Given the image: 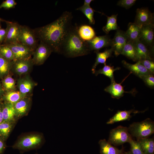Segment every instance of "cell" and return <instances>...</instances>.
Listing matches in <instances>:
<instances>
[{
  "mask_svg": "<svg viewBox=\"0 0 154 154\" xmlns=\"http://www.w3.org/2000/svg\"><path fill=\"white\" fill-rule=\"evenodd\" d=\"M72 15L65 11L56 20L33 30L37 39L48 45L52 51L60 53L64 40L72 27Z\"/></svg>",
  "mask_w": 154,
  "mask_h": 154,
  "instance_id": "1",
  "label": "cell"
},
{
  "mask_svg": "<svg viewBox=\"0 0 154 154\" xmlns=\"http://www.w3.org/2000/svg\"><path fill=\"white\" fill-rule=\"evenodd\" d=\"M78 27L72 25L62 44L60 54L68 57L73 58L87 55L91 51L87 41L79 37Z\"/></svg>",
  "mask_w": 154,
  "mask_h": 154,
  "instance_id": "2",
  "label": "cell"
},
{
  "mask_svg": "<svg viewBox=\"0 0 154 154\" xmlns=\"http://www.w3.org/2000/svg\"><path fill=\"white\" fill-rule=\"evenodd\" d=\"M128 129L132 137H135L138 141L149 137L154 133V123L147 118L142 121L132 123Z\"/></svg>",
  "mask_w": 154,
  "mask_h": 154,
  "instance_id": "3",
  "label": "cell"
},
{
  "mask_svg": "<svg viewBox=\"0 0 154 154\" xmlns=\"http://www.w3.org/2000/svg\"><path fill=\"white\" fill-rule=\"evenodd\" d=\"M132 139L128 128L120 125L110 131L108 141L112 145H119L129 143Z\"/></svg>",
  "mask_w": 154,
  "mask_h": 154,
  "instance_id": "4",
  "label": "cell"
},
{
  "mask_svg": "<svg viewBox=\"0 0 154 154\" xmlns=\"http://www.w3.org/2000/svg\"><path fill=\"white\" fill-rule=\"evenodd\" d=\"M19 41L33 50L38 45L37 38L33 30L25 26L21 25Z\"/></svg>",
  "mask_w": 154,
  "mask_h": 154,
  "instance_id": "5",
  "label": "cell"
},
{
  "mask_svg": "<svg viewBox=\"0 0 154 154\" xmlns=\"http://www.w3.org/2000/svg\"><path fill=\"white\" fill-rule=\"evenodd\" d=\"M6 23V34L3 41L4 44H8L19 42V38L21 25L17 23L7 21Z\"/></svg>",
  "mask_w": 154,
  "mask_h": 154,
  "instance_id": "6",
  "label": "cell"
},
{
  "mask_svg": "<svg viewBox=\"0 0 154 154\" xmlns=\"http://www.w3.org/2000/svg\"><path fill=\"white\" fill-rule=\"evenodd\" d=\"M42 141V137L39 135H30L22 138L14 147L20 150L29 149L38 146Z\"/></svg>",
  "mask_w": 154,
  "mask_h": 154,
  "instance_id": "7",
  "label": "cell"
},
{
  "mask_svg": "<svg viewBox=\"0 0 154 154\" xmlns=\"http://www.w3.org/2000/svg\"><path fill=\"white\" fill-rule=\"evenodd\" d=\"M7 45L11 49L13 53L14 61L29 59L33 51L30 48L20 42Z\"/></svg>",
  "mask_w": 154,
  "mask_h": 154,
  "instance_id": "8",
  "label": "cell"
},
{
  "mask_svg": "<svg viewBox=\"0 0 154 154\" xmlns=\"http://www.w3.org/2000/svg\"><path fill=\"white\" fill-rule=\"evenodd\" d=\"M134 23L141 28L144 26L154 24V14L146 8H138Z\"/></svg>",
  "mask_w": 154,
  "mask_h": 154,
  "instance_id": "9",
  "label": "cell"
},
{
  "mask_svg": "<svg viewBox=\"0 0 154 154\" xmlns=\"http://www.w3.org/2000/svg\"><path fill=\"white\" fill-rule=\"evenodd\" d=\"M127 42L125 32L119 29L117 30L114 38L111 39L110 45L116 56L121 54Z\"/></svg>",
  "mask_w": 154,
  "mask_h": 154,
  "instance_id": "10",
  "label": "cell"
},
{
  "mask_svg": "<svg viewBox=\"0 0 154 154\" xmlns=\"http://www.w3.org/2000/svg\"><path fill=\"white\" fill-rule=\"evenodd\" d=\"M111 39L108 35L96 36L92 40L87 41L90 51L96 52L102 48L110 46Z\"/></svg>",
  "mask_w": 154,
  "mask_h": 154,
  "instance_id": "11",
  "label": "cell"
},
{
  "mask_svg": "<svg viewBox=\"0 0 154 154\" xmlns=\"http://www.w3.org/2000/svg\"><path fill=\"white\" fill-rule=\"evenodd\" d=\"M51 48L44 43L40 41L34 53V60L37 64H42L44 62L51 52Z\"/></svg>",
  "mask_w": 154,
  "mask_h": 154,
  "instance_id": "12",
  "label": "cell"
},
{
  "mask_svg": "<svg viewBox=\"0 0 154 154\" xmlns=\"http://www.w3.org/2000/svg\"><path fill=\"white\" fill-rule=\"evenodd\" d=\"M154 25L143 26L141 29L139 40L151 47H153Z\"/></svg>",
  "mask_w": 154,
  "mask_h": 154,
  "instance_id": "13",
  "label": "cell"
},
{
  "mask_svg": "<svg viewBox=\"0 0 154 154\" xmlns=\"http://www.w3.org/2000/svg\"><path fill=\"white\" fill-rule=\"evenodd\" d=\"M138 61L144 59L153 60L152 55L153 47H151L139 40L134 42Z\"/></svg>",
  "mask_w": 154,
  "mask_h": 154,
  "instance_id": "14",
  "label": "cell"
},
{
  "mask_svg": "<svg viewBox=\"0 0 154 154\" xmlns=\"http://www.w3.org/2000/svg\"><path fill=\"white\" fill-rule=\"evenodd\" d=\"M131 73L130 72L120 83L116 82L115 80L111 81V84L105 88L104 91L110 93L112 97L114 98H119L123 96L124 93L133 94V92L131 91L129 92L125 91L123 87L121 85V83Z\"/></svg>",
  "mask_w": 154,
  "mask_h": 154,
  "instance_id": "15",
  "label": "cell"
},
{
  "mask_svg": "<svg viewBox=\"0 0 154 154\" xmlns=\"http://www.w3.org/2000/svg\"><path fill=\"white\" fill-rule=\"evenodd\" d=\"M122 63L125 68L130 71V72L140 78L145 75L151 74L139 61L135 64H131L123 60L122 61Z\"/></svg>",
  "mask_w": 154,
  "mask_h": 154,
  "instance_id": "16",
  "label": "cell"
},
{
  "mask_svg": "<svg viewBox=\"0 0 154 154\" xmlns=\"http://www.w3.org/2000/svg\"><path fill=\"white\" fill-rule=\"evenodd\" d=\"M143 111H139L132 109L129 110L118 111L117 113L107 122L108 124H113L116 122L129 120L131 118V113L136 114Z\"/></svg>",
  "mask_w": 154,
  "mask_h": 154,
  "instance_id": "17",
  "label": "cell"
},
{
  "mask_svg": "<svg viewBox=\"0 0 154 154\" xmlns=\"http://www.w3.org/2000/svg\"><path fill=\"white\" fill-rule=\"evenodd\" d=\"M141 28L134 23H129L125 32L127 41L134 42L139 40Z\"/></svg>",
  "mask_w": 154,
  "mask_h": 154,
  "instance_id": "18",
  "label": "cell"
},
{
  "mask_svg": "<svg viewBox=\"0 0 154 154\" xmlns=\"http://www.w3.org/2000/svg\"><path fill=\"white\" fill-rule=\"evenodd\" d=\"M101 154H122L123 149H119L113 146L105 139H101L99 142Z\"/></svg>",
  "mask_w": 154,
  "mask_h": 154,
  "instance_id": "19",
  "label": "cell"
},
{
  "mask_svg": "<svg viewBox=\"0 0 154 154\" xmlns=\"http://www.w3.org/2000/svg\"><path fill=\"white\" fill-rule=\"evenodd\" d=\"M78 33L80 37L84 41H90L96 36L93 29L87 25H82L78 28Z\"/></svg>",
  "mask_w": 154,
  "mask_h": 154,
  "instance_id": "20",
  "label": "cell"
},
{
  "mask_svg": "<svg viewBox=\"0 0 154 154\" xmlns=\"http://www.w3.org/2000/svg\"><path fill=\"white\" fill-rule=\"evenodd\" d=\"M121 54L134 61H138L134 42L127 41L123 47Z\"/></svg>",
  "mask_w": 154,
  "mask_h": 154,
  "instance_id": "21",
  "label": "cell"
},
{
  "mask_svg": "<svg viewBox=\"0 0 154 154\" xmlns=\"http://www.w3.org/2000/svg\"><path fill=\"white\" fill-rule=\"evenodd\" d=\"M113 52V51L111 48L106 49L102 52H100L99 51L96 52V61L92 69L93 74L94 73L97 66L99 64L106 63V60L111 56Z\"/></svg>",
  "mask_w": 154,
  "mask_h": 154,
  "instance_id": "22",
  "label": "cell"
},
{
  "mask_svg": "<svg viewBox=\"0 0 154 154\" xmlns=\"http://www.w3.org/2000/svg\"><path fill=\"white\" fill-rule=\"evenodd\" d=\"M144 154H153L154 141L153 138L149 137L138 140Z\"/></svg>",
  "mask_w": 154,
  "mask_h": 154,
  "instance_id": "23",
  "label": "cell"
},
{
  "mask_svg": "<svg viewBox=\"0 0 154 154\" xmlns=\"http://www.w3.org/2000/svg\"><path fill=\"white\" fill-rule=\"evenodd\" d=\"M3 121L13 122L16 116L13 104L9 103L6 105L2 110Z\"/></svg>",
  "mask_w": 154,
  "mask_h": 154,
  "instance_id": "24",
  "label": "cell"
},
{
  "mask_svg": "<svg viewBox=\"0 0 154 154\" xmlns=\"http://www.w3.org/2000/svg\"><path fill=\"white\" fill-rule=\"evenodd\" d=\"M104 67L98 70H95L94 74L96 76L99 74H103L109 78L111 81L114 80V73L116 70H119L120 68L117 67L114 68L113 66L107 65L106 63L104 64Z\"/></svg>",
  "mask_w": 154,
  "mask_h": 154,
  "instance_id": "25",
  "label": "cell"
},
{
  "mask_svg": "<svg viewBox=\"0 0 154 154\" xmlns=\"http://www.w3.org/2000/svg\"><path fill=\"white\" fill-rule=\"evenodd\" d=\"M117 14L107 16L106 24L102 28L103 31L106 34H108L111 30L119 29L117 23Z\"/></svg>",
  "mask_w": 154,
  "mask_h": 154,
  "instance_id": "26",
  "label": "cell"
},
{
  "mask_svg": "<svg viewBox=\"0 0 154 154\" xmlns=\"http://www.w3.org/2000/svg\"><path fill=\"white\" fill-rule=\"evenodd\" d=\"M14 62H15V70L18 73L20 74H23L28 71L30 65L29 59Z\"/></svg>",
  "mask_w": 154,
  "mask_h": 154,
  "instance_id": "27",
  "label": "cell"
},
{
  "mask_svg": "<svg viewBox=\"0 0 154 154\" xmlns=\"http://www.w3.org/2000/svg\"><path fill=\"white\" fill-rule=\"evenodd\" d=\"M14 108L16 111V116L19 117L25 114L26 112L28 107L27 102L24 100H21L15 104Z\"/></svg>",
  "mask_w": 154,
  "mask_h": 154,
  "instance_id": "28",
  "label": "cell"
},
{
  "mask_svg": "<svg viewBox=\"0 0 154 154\" xmlns=\"http://www.w3.org/2000/svg\"><path fill=\"white\" fill-rule=\"evenodd\" d=\"M81 11L87 17L90 24L94 25L95 21L94 17V11H95L90 6L83 5L76 9Z\"/></svg>",
  "mask_w": 154,
  "mask_h": 154,
  "instance_id": "29",
  "label": "cell"
},
{
  "mask_svg": "<svg viewBox=\"0 0 154 154\" xmlns=\"http://www.w3.org/2000/svg\"><path fill=\"white\" fill-rule=\"evenodd\" d=\"M0 56L8 60H14V56L11 50L6 44H0Z\"/></svg>",
  "mask_w": 154,
  "mask_h": 154,
  "instance_id": "30",
  "label": "cell"
},
{
  "mask_svg": "<svg viewBox=\"0 0 154 154\" xmlns=\"http://www.w3.org/2000/svg\"><path fill=\"white\" fill-rule=\"evenodd\" d=\"M12 123L13 122L3 121L0 123V134L7 137L11 129Z\"/></svg>",
  "mask_w": 154,
  "mask_h": 154,
  "instance_id": "31",
  "label": "cell"
},
{
  "mask_svg": "<svg viewBox=\"0 0 154 154\" xmlns=\"http://www.w3.org/2000/svg\"><path fill=\"white\" fill-rule=\"evenodd\" d=\"M22 97L20 92L18 91L10 92H8L6 96L7 100L12 104H15L19 101Z\"/></svg>",
  "mask_w": 154,
  "mask_h": 154,
  "instance_id": "32",
  "label": "cell"
},
{
  "mask_svg": "<svg viewBox=\"0 0 154 154\" xmlns=\"http://www.w3.org/2000/svg\"><path fill=\"white\" fill-rule=\"evenodd\" d=\"M130 146V151L133 154H144L139 142L132 139L129 142Z\"/></svg>",
  "mask_w": 154,
  "mask_h": 154,
  "instance_id": "33",
  "label": "cell"
},
{
  "mask_svg": "<svg viewBox=\"0 0 154 154\" xmlns=\"http://www.w3.org/2000/svg\"><path fill=\"white\" fill-rule=\"evenodd\" d=\"M32 84L29 81L25 80L22 82L19 85L20 92L23 94L29 92L32 88Z\"/></svg>",
  "mask_w": 154,
  "mask_h": 154,
  "instance_id": "34",
  "label": "cell"
},
{
  "mask_svg": "<svg viewBox=\"0 0 154 154\" xmlns=\"http://www.w3.org/2000/svg\"><path fill=\"white\" fill-rule=\"evenodd\" d=\"M139 61L151 74H154V62L153 60L144 59Z\"/></svg>",
  "mask_w": 154,
  "mask_h": 154,
  "instance_id": "35",
  "label": "cell"
},
{
  "mask_svg": "<svg viewBox=\"0 0 154 154\" xmlns=\"http://www.w3.org/2000/svg\"><path fill=\"white\" fill-rule=\"evenodd\" d=\"M9 61L0 56V74H3L7 72L9 65Z\"/></svg>",
  "mask_w": 154,
  "mask_h": 154,
  "instance_id": "36",
  "label": "cell"
},
{
  "mask_svg": "<svg viewBox=\"0 0 154 154\" xmlns=\"http://www.w3.org/2000/svg\"><path fill=\"white\" fill-rule=\"evenodd\" d=\"M147 86L151 88H153L154 87V77L151 74L145 75L141 78Z\"/></svg>",
  "mask_w": 154,
  "mask_h": 154,
  "instance_id": "37",
  "label": "cell"
},
{
  "mask_svg": "<svg viewBox=\"0 0 154 154\" xmlns=\"http://www.w3.org/2000/svg\"><path fill=\"white\" fill-rule=\"evenodd\" d=\"M136 1L135 0H121L118 2L117 5L126 9H128L135 3Z\"/></svg>",
  "mask_w": 154,
  "mask_h": 154,
  "instance_id": "38",
  "label": "cell"
},
{
  "mask_svg": "<svg viewBox=\"0 0 154 154\" xmlns=\"http://www.w3.org/2000/svg\"><path fill=\"white\" fill-rule=\"evenodd\" d=\"M17 3L14 0H6L0 5V9L2 8L9 9L15 7Z\"/></svg>",
  "mask_w": 154,
  "mask_h": 154,
  "instance_id": "39",
  "label": "cell"
},
{
  "mask_svg": "<svg viewBox=\"0 0 154 154\" xmlns=\"http://www.w3.org/2000/svg\"><path fill=\"white\" fill-rule=\"evenodd\" d=\"M15 80L11 77L6 78L4 81V85L5 88L7 90L13 88L15 85Z\"/></svg>",
  "mask_w": 154,
  "mask_h": 154,
  "instance_id": "40",
  "label": "cell"
},
{
  "mask_svg": "<svg viewBox=\"0 0 154 154\" xmlns=\"http://www.w3.org/2000/svg\"><path fill=\"white\" fill-rule=\"evenodd\" d=\"M6 34V29H0V43L3 42L5 38Z\"/></svg>",
  "mask_w": 154,
  "mask_h": 154,
  "instance_id": "41",
  "label": "cell"
},
{
  "mask_svg": "<svg viewBox=\"0 0 154 154\" xmlns=\"http://www.w3.org/2000/svg\"><path fill=\"white\" fill-rule=\"evenodd\" d=\"M4 148L3 143L0 139V153H1Z\"/></svg>",
  "mask_w": 154,
  "mask_h": 154,
  "instance_id": "42",
  "label": "cell"
},
{
  "mask_svg": "<svg viewBox=\"0 0 154 154\" xmlns=\"http://www.w3.org/2000/svg\"><path fill=\"white\" fill-rule=\"evenodd\" d=\"M93 1L92 0H85L83 5L85 6H90L91 2Z\"/></svg>",
  "mask_w": 154,
  "mask_h": 154,
  "instance_id": "43",
  "label": "cell"
},
{
  "mask_svg": "<svg viewBox=\"0 0 154 154\" xmlns=\"http://www.w3.org/2000/svg\"><path fill=\"white\" fill-rule=\"evenodd\" d=\"M2 110L0 109V123L3 121V116Z\"/></svg>",
  "mask_w": 154,
  "mask_h": 154,
  "instance_id": "44",
  "label": "cell"
},
{
  "mask_svg": "<svg viewBox=\"0 0 154 154\" xmlns=\"http://www.w3.org/2000/svg\"><path fill=\"white\" fill-rule=\"evenodd\" d=\"M122 154H133L130 151L123 153Z\"/></svg>",
  "mask_w": 154,
  "mask_h": 154,
  "instance_id": "45",
  "label": "cell"
},
{
  "mask_svg": "<svg viewBox=\"0 0 154 154\" xmlns=\"http://www.w3.org/2000/svg\"><path fill=\"white\" fill-rule=\"evenodd\" d=\"M4 21V22H6L7 21H5V20H4L3 19H2L0 18V21Z\"/></svg>",
  "mask_w": 154,
  "mask_h": 154,
  "instance_id": "46",
  "label": "cell"
},
{
  "mask_svg": "<svg viewBox=\"0 0 154 154\" xmlns=\"http://www.w3.org/2000/svg\"><path fill=\"white\" fill-rule=\"evenodd\" d=\"M1 29V25H0V29Z\"/></svg>",
  "mask_w": 154,
  "mask_h": 154,
  "instance_id": "47",
  "label": "cell"
},
{
  "mask_svg": "<svg viewBox=\"0 0 154 154\" xmlns=\"http://www.w3.org/2000/svg\"></svg>",
  "mask_w": 154,
  "mask_h": 154,
  "instance_id": "48",
  "label": "cell"
}]
</instances>
